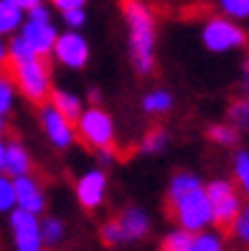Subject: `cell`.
Listing matches in <instances>:
<instances>
[{
  "mask_svg": "<svg viewBox=\"0 0 249 251\" xmlns=\"http://www.w3.org/2000/svg\"><path fill=\"white\" fill-rule=\"evenodd\" d=\"M8 66L18 94H23L33 104H43L49 99L54 89L51 64L43 56H36L18 33L8 38Z\"/></svg>",
  "mask_w": 249,
  "mask_h": 251,
  "instance_id": "1",
  "label": "cell"
},
{
  "mask_svg": "<svg viewBox=\"0 0 249 251\" xmlns=\"http://www.w3.org/2000/svg\"><path fill=\"white\" fill-rule=\"evenodd\" d=\"M122 16L127 23V53L138 74L148 76L155 66L158 25L155 13L145 0H122Z\"/></svg>",
  "mask_w": 249,
  "mask_h": 251,
  "instance_id": "2",
  "label": "cell"
},
{
  "mask_svg": "<svg viewBox=\"0 0 249 251\" xmlns=\"http://www.w3.org/2000/svg\"><path fill=\"white\" fill-rule=\"evenodd\" d=\"M201 43L211 53H231L247 43V31L239 21H231L226 16H219L203 23L201 28Z\"/></svg>",
  "mask_w": 249,
  "mask_h": 251,
  "instance_id": "3",
  "label": "cell"
},
{
  "mask_svg": "<svg viewBox=\"0 0 249 251\" xmlns=\"http://www.w3.org/2000/svg\"><path fill=\"white\" fill-rule=\"evenodd\" d=\"M77 137H82L89 147H110L114 145V120L107 109H102L99 104L84 107L82 114L74 122Z\"/></svg>",
  "mask_w": 249,
  "mask_h": 251,
  "instance_id": "4",
  "label": "cell"
},
{
  "mask_svg": "<svg viewBox=\"0 0 249 251\" xmlns=\"http://www.w3.org/2000/svg\"><path fill=\"white\" fill-rule=\"evenodd\" d=\"M173 213H175V221H178V226L186 228V231H203L214 224L211 218V205H209V198H206V190L201 188H194L191 193L181 196L178 201H173Z\"/></svg>",
  "mask_w": 249,
  "mask_h": 251,
  "instance_id": "5",
  "label": "cell"
},
{
  "mask_svg": "<svg viewBox=\"0 0 249 251\" xmlns=\"http://www.w3.org/2000/svg\"><path fill=\"white\" fill-rule=\"evenodd\" d=\"M203 190H206V198H209V205H211L214 224L221 226V228H229L234 224V218H237V213L242 211L239 190L229 180H211L209 185H203Z\"/></svg>",
  "mask_w": 249,
  "mask_h": 251,
  "instance_id": "6",
  "label": "cell"
},
{
  "mask_svg": "<svg viewBox=\"0 0 249 251\" xmlns=\"http://www.w3.org/2000/svg\"><path fill=\"white\" fill-rule=\"evenodd\" d=\"M51 56L56 58V64H61L64 69H71V71H82L89 64V56H92V49H89V41H86L79 31L74 28H66L64 33L56 36V43L51 49Z\"/></svg>",
  "mask_w": 249,
  "mask_h": 251,
  "instance_id": "7",
  "label": "cell"
},
{
  "mask_svg": "<svg viewBox=\"0 0 249 251\" xmlns=\"http://www.w3.org/2000/svg\"><path fill=\"white\" fill-rule=\"evenodd\" d=\"M38 120H41L43 135H46V140H49L54 147H58V150H66V147L74 145V140H77L74 122L66 120V117L58 112V109H54L49 101H43V104H41Z\"/></svg>",
  "mask_w": 249,
  "mask_h": 251,
  "instance_id": "8",
  "label": "cell"
},
{
  "mask_svg": "<svg viewBox=\"0 0 249 251\" xmlns=\"http://www.w3.org/2000/svg\"><path fill=\"white\" fill-rule=\"evenodd\" d=\"M10 218V231L16 251H41V221L36 213H28L23 208H13L8 213Z\"/></svg>",
  "mask_w": 249,
  "mask_h": 251,
  "instance_id": "9",
  "label": "cell"
},
{
  "mask_svg": "<svg viewBox=\"0 0 249 251\" xmlns=\"http://www.w3.org/2000/svg\"><path fill=\"white\" fill-rule=\"evenodd\" d=\"M18 36L23 38V43L31 49L36 56H43L49 58L51 56V49L56 43V36H58V28L54 25V21H33V18H26Z\"/></svg>",
  "mask_w": 249,
  "mask_h": 251,
  "instance_id": "10",
  "label": "cell"
},
{
  "mask_svg": "<svg viewBox=\"0 0 249 251\" xmlns=\"http://www.w3.org/2000/svg\"><path fill=\"white\" fill-rule=\"evenodd\" d=\"M107 196V175L102 168H92V170H86L79 183H77V198L79 203L84 205V208H99L102 201H105Z\"/></svg>",
  "mask_w": 249,
  "mask_h": 251,
  "instance_id": "11",
  "label": "cell"
},
{
  "mask_svg": "<svg viewBox=\"0 0 249 251\" xmlns=\"http://www.w3.org/2000/svg\"><path fill=\"white\" fill-rule=\"evenodd\" d=\"M13 190H16V208H23V211L36 213V216L46 208V196H43V188L38 185V180L33 178L31 173L13 178Z\"/></svg>",
  "mask_w": 249,
  "mask_h": 251,
  "instance_id": "12",
  "label": "cell"
},
{
  "mask_svg": "<svg viewBox=\"0 0 249 251\" xmlns=\"http://www.w3.org/2000/svg\"><path fill=\"white\" fill-rule=\"evenodd\" d=\"M31 152L28 147L18 140H10L5 142V175L8 178H18V175H28L31 173Z\"/></svg>",
  "mask_w": 249,
  "mask_h": 251,
  "instance_id": "13",
  "label": "cell"
},
{
  "mask_svg": "<svg viewBox=\"0 0 249 251\" xmlns=\"http://www.w3.org/2000/svg\"><path fill=\"white\" fill-rule=\"evenodd\" d=\"M117 224H120V228H122V233H125V241H127V239H130V241L142 239V236L150 231V218H148V213L140 211V208H127V211H122V216L117 218Z\"/></svg>",
  "mask_w": 249,
  "mask_h": 251,
  "instance_id": "14",
  "label": "cell"
},
{
  "mask_svg": "<svg viewBox=\"0 0 249 251\" xmlns=\"http://www.w3.org/2000/svg\"><path fill=\"white\" fill-rule=\"evenodd\" d=\"M46 101H49L54 109L61 112L66 120H71V122H77V117L84 109V99L79 94H74V92H69V89H51V94H49Z\"/></svg>",
  "mask_w": 249,
  "mask_h": 251,
  "instance_id": "15",
  "label": "cell"
},
{
  "mask_svg": "<svg viewBox=\"0 0 249 251\" xmlns=\"http://www.w3.org/2000/svg\"><path fill=\"white\" fill-rule=\"evenodd\" d=\"M26 21V10H21L10 0H0V36H16L21 31V25Z\"/></svg>",
  "mask_w": 249,
  "mask_h": 251,
  "instance_id": "16",
  "label": "cell"
},
{
  "mask_svg": "<svg viewBox=\"0 0 249 251\" xmlns=\"http://www.w3.org/2000/svg\"><path fill=\"white\" fill-rule=\"evenodd\" d=\"M173 104H175V99H173V94L168 89H150L148 94L142 97V109L148 114H153V117L168 114L173 109Z\"/></svg>",
  "mask_w": 249,
  "mask_h": 251,
  "instance_id": "17",
  "label": "cell"
},
{
  "mask_svg": "<svg viewBox=\"0 0 249 251\" xmlns=\"http://www.w3.org/2000/svg\"><path fill=\"white\" fill-rule=\"evenodd\" d=\"M203 183H201V178L196 173H188V170H183V173H175L173 178H170V183H168V198H170V203L173 201H178L181 196H186V193H191L194 188H201Z\"/></svg>",
  "mask_w": 249,
  "mask_h": 251,
  "instance_id": "18",
  "label": "cell"
},
{
  "mask_svg": "<svg viewBox=\"0 0 249 251\" xmlns=\"http://www.w3.org/2000/svg\"><path fill=\"white\" fill-rule=\"evenodd\" d=\"M166 147H168V132L163 127H153L140 142V155H160Z\"/></svg>",
  "mask_w": 249,
  "mask_h": 251,
  "instance_id": "19",
  "label": "cell"
},
{
  "mask_svg": "<svg viewBox=\"0 0 249 251\" xmlns=\"http://www.w3.org/2000/svg\"><path fill=\"white\" fill-rule=\"evenodd\" d=\"M209 140L216 142L219 147H234L239 142V129L231 122H219L209 127Z\"/></svg>",
  "mask_w": 249,
  "mask_h": 251,
  "instance_id": "20",
  "label": "cell"
},
{
  "mask_svg": "<svg viewBox=\"0 0 249 251\" xmlns=\"http://www.w3.org/2000/svg\"><path fill=\"white\" fill-rule=\"evenodd\" d=\"M16 97H18V89H16L13 76L0 71V114H5V117L10 114V109L16 107Z\"/></svg>",
  "mask_w": 249,
  "mask_h": 251,
  "instance_id": "21",
  "label": "cell"
},
{
  "mask_svg": "<svg viewBox=\"0 0 249 251\" xmlns=\"http://www.w3.org/2000/svg\"><path fill=\"white\" fill-rule=\"evenodd\" d=\"M186 251H221V239H219L216 233L206 231V228H203V231H196Z\"/></svg>",
  "mask_w": 249,
  "mask_h": 251,
  "instance_id": "22",
  "label": "cell"
},
{
  "mask_svg": "<svg viewBox=\"0 0 249 251\" xmlns=\"http://www.w3.org/2000/svg\"><path fill=\"white\" fill-rule=\"evenodd\" d=\"M64 239V224L58 218H46V221H41V244H46V246H56L58 241Z\"/></svg>",
  "mask_w": 249,
  "mask_h": 251,
  "instance_id": "23",
  "label": "cell"
},
{
  "mask_svg": "<svg viewBox=\"0 0 249 251\" xmlns=\"http://www.w3.org/2000/svg\"><path fill=\"white\" fill-rule=\"evenodd\" d=\"M229 122L237 127L239 132H249V97L234 101L229 109Z\"/></svg>",
  "mask_w": 249,
  "mask_h": 251,
  "instance_id": "24",
  "label": "cell"
},
{
  "mask_svg": "<svg viewBox=\"0 0 249 251\" xmlns=\"http://www.w3.org/2000/svg\"><path fill=\"white\" fill-rule=\"evenodd\" d=\"M234 178H237L239 188L249 196V150H239L234 155Z\"/></svg>",
  "mask_w": 249,
  "mask_h": 251,
  "instance_id": "25",
  "label": "cell"
},
{
  "mask_svg": "<svg viewBox=\"0 0 249 251\" xmlns=\"http://www.w3.org/2000/svg\"><path fill=\"white\" fill-rule=\"evenodd\" d=\"M191 239H194V233L178 226L163 239V251H186L188 244H191Z\"/></svg>",
  "mask_w": 249,
  "mask_h": 251,
  "instance_id": "26",
  "label": "cell"
},
{
  "mask_svg": "<svg viewBox=\"0 0 249 251\" xmlns=\"http://www.w3.org/2000/svg\"><path fill=\"white\" fill-rule=\"evenodd\" d=\"M219 8L231 21H247L249 18V0H219Z\"/></svg>",
  "mask_w": 249,
  "mask_h": 251,
  "instance_id": "27",
  "label": "cell"
},
{
  "mask_svg": "<svg viewBox=\"0 0 249 251\" xmlns=\"http://www.w3.org/2000/svg\"><path fill=\"white\" fill-rule=\"evenodd\" d=\"M16 208V190H13V178L0 173V213H10Z\"/></svg>",
  "mask_w": 249,
  "mask_h": 251,
  "instance_id": "28",
  "label": "cell"
},
{
  "mask_svg": "<svg viewBox=\"0 0 249 251\" xmlns=\"http://www.w3.org/2000/svg\"><path fill=\"white\" fill-rule=\"evenodd\" d=\"M61 21L66 23V28H74V31H79V28L86 23V5H84V8L61 10Z\"/></svg>",
  "mask_w": 249,
  "mask_h": 251,
  "instance_id": "29",
  "label": "cell"
},
{
  "mask_svg": "<svg viewBox=\"0 0 249 251\" xmlns=\"http://www.w3.org/2000/svg\"><path fill=\"white\" fill-rule=\"evenodd\" d=\"M231 228L244 244H249V205H242V211L237 213V218H234Z\"/></svg>",
  "mask_w": 249,
  "mask_h": 251,
  "instance_id": "30",
  "label": "cell"
},
{
  "mask_svg": "<svg viewBox=\"0 0 249 251\" xmlns=\"http://www.w3.org/2000/svg\"><path fill=\"white\" fill-rule=\"evenodd\" d=\"M102 239H105L107 244H122L125 233H122V228H120L117 221H110V224H105V228H102Z\"/></svg>",
  "mask_w": 249,
  "mask_h": 251,
  "instance_id": "31",
  "label": "cell"
},
{
  "mask_svg": "<svg viewBox=\"0 0 249 251\" xmlns=\"http://www.w3.org/2000/svg\"><path fill=\"white\" fill-rule=\"evenodd\" d=\"M86 0H51V8L54 10H69V8H84Z\"/></svg>",
  "mask_w": 249,
  "mask_h": 251,
  "instance_id": "32",
  "label": "cell"
},
{
  "mask_svg": "<svg viewBox=\"0 0 249 251\" xmlns=\"http://www.w3.org/2000/svg\"><path fill=\"white\" fill-rule=\"evenodd\" d=\"M97 160H99V165H110V162H114L112 145L110 147H97Z\"/></svg>",
  "mask_w": 249,
  "mask_h": 251,
  "instance_id": "33",
  "label": "cell"
},
{
  "mask_svg": "<svg viewBox=\"0 0 249 251\" xmlns=\"http://www.w3.org/2000/svg\"><path fill=\"white\" fill-rule=\"evenodd\" d=\"M8 66V38L0 36V69Z\"/></svg>",
  "mask_w": 249,
  "mask_h": 251,
  "instance_id": "34",
  "label": "cell"
},
{
  "mask_svg": "<svg viewBox=\"0 0 249 251\" xmlns=\"http://www.w3.org/2000/svg\"><path fill=\"white\" fill-rule=\"evenodd\" d=\"M242 89H244L247 97H249V58L244 61V69H242Z\"/></svg>",
  "mask_w": 249,
  "mask_h": 251,
  "instance_id": "35",
  "label": "cell"
},
{
  "mask_svg": "<svg viewBox=\"0 0 249 251\" xmlns=\"http://www.w3.org/2000/svg\"><path fill=\"white\" fill-rule=\"evenodd\" d=\"M10 3H16L21 10H31L33 5H38V3H43V0H10Z\"/></svg>",
  "mask_w": 249,
  "mask_h": 251,
  "instance_id": "36",
  "label": "cell"
},
{
  "mask_svg": "<svg viewBox=\"0 0 249 251\" xmlns=\"http://www.w3.org/2000/svg\"><path fill=\"white\" fill-rule=\"evenodd\" d=\"M86 101H89V104H99V101H102V92L99 89H89V92H86Z\"/></svg>",
  "mask_w": 249,
  "mask_h": 251,
  "instance_id": "37",
  "label": "cell"
},
{
  "mask_svg": "<svg viewBox=\"0 0 249 251\" xmlns=\"http://www.w3.org/2000/svg\"><path fill=\"white\" fill-rule=\"evenodd\" d=\"M5 170V140L0 137V173Z\"/></svg>",
  "mask_w": 249,
  "mask_h": 251,
  "instance_id": "38",
  "label": "cell"
},
{
  "mask_svg": "<svg viewBox=\"0 0 249 251\" xmlns=\"http://www.w3.org/2000/svg\"><path fill=\"white\" fill-rule=\"evenodd\" d=\"M5 135V114H0V137Z\"/></svg>",
  "mask_w": 249,
  "mask_h": 251,
  "instance_id": "39",
  "label": "cell"
}]
</instances>
